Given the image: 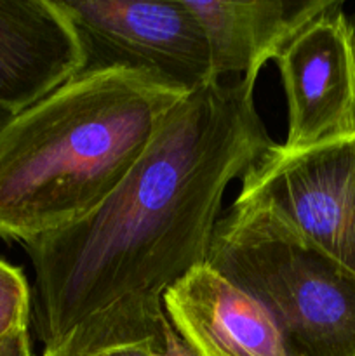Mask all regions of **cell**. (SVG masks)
<instances>
[{
    "mask_svg": "<svg viewBox=\"0 0 355 356\" xmlns=\"http://www.w3.org/2000/svg\"><path fill=\"white\" fill-rule=\"evenodd\" d=\"M254 87L216 80L184 96L100 207L24 243L44 348L164 350V294L207 263L226 188L274 145Z\"/></svg>",
    "mask_w": 355,
    "mask_h": 356,
    "instance_id": "cell-1",
    "label": "cell"
},
{
    "mask_svg": "<svg viewBox=\"0 0 355 356\" xmlns=\"http://www.w3.org/2000/svg\"><path fill=\"white\" fill-rule=\"evenodd\" d=\"M190 92L127 68L82 72L0 131V238L68 228L127 177Z\"/></svg>",
    "mask_w": 355,
    "mask_h": 356,
    "instance_id": "cell-2",
    "label": "cell"
},
{
    "mask_svg": "<svg viewBox=\"0 0 355 356\" xmlns=\"http://www.w3.org/2000/svg\"><path fill=\"white\" fill-rule=\"evenodd\" d=\"M207 264L270 313L291 356H355V273L270 207L233 202Z\"/></svg>",
    "mask_w": 355,
    "mask_h": 356,
    "instance_id": "cell-3",
    "label": "cell"
},
{
    "mask_svg": "<svg viewBox=\"0 0 355 356\" xmlns=\"http://www.w3.org/2000/svg\"><path fill=\"white\" fill-rule=\"evenodd\" d=\"M79 35L82 72L127 68L187 92L216 82L211 49L184 0H58Z\"/></svg>",
    "mask_w": 355,
    "mask_h": 356,
    "instance_id": "cell-4",
    "label": "cell"
},
{
    "mask_svg": "<svg viewBox=\"0 0 355 356\" xmlns=\"http://www.w3.org/2000/svg\"><path fill=\"white\" fill-rule=\"evenodd\" d=\"M240 181L235 202L267 205L355 273V134L299 149L274 143Z\"/></svg>",
    "mask_w": 355,
    "mask_h": 356,
    "instance_id": "cell-5",
    "label": "cell"
},
{
    "mask_svg": "<svg viewBox=\"0 0 355 356\" xmlns=\"http://www.w3.org/2000/svg\"><path fill=\"white\" fill-rule=\"evenodd\" d=\"M275 63L287 101L285 148L355 134V28L343 3L305 24Z\"/></svg>",
    "mask_w": 355,
    "mask_h": 356,
    "instance_id": "cell-6",
    "label": "cell"
},
{
    "mask_svg": "<svg viewBox=\"0 0 355 356\" xmlns=\"http://www.w3.org/2000/svg\"><path fill=\"white\" fill-rule=\"evenodd\" d=\"M164 309L197 356H291L270 313L207 263L167 289Z\"/></svg>",
    "mask_w": 355,
    "mask_h": 356,
    "instance_id": "cell-7",
    "label": "cell"
},
{
    "mask_svg": "<svg viewBox=\"0 0 355 356\" xmlns=\"http://www.w3.org/2000/svg\"><path fill=\"white\" fill-rule=\"evenodd\" d=\"M84 70L58 0H0V108L17 115Z\"/></svg>",
    "mask_w": 355,
    "mask_h": 356,
    "instance_id": "cell-8",
    "label": "cell"
},
{
    "mask_svg": "<svg viewBox=\"0 0 355 356\" xmlns=\"http://www.w3.org/2000/svg\"><path fill=\"white\" fill-rule=\"evenodd\" d=\"M336 0H184L211 49L216 80L256 82L261 68Z\"/></svg>",
    "mask_w": 355,
    "mask_h": 356,
    "instance_id": "cell-9",
    "label": "cell"
},
{
    "mask_svg": "<svg viewBox=\"0 0 355 356\" xmlns=\"http://www.w3.org/2000/svg\"><path fill=\"white\" fill-rule=\"evenodd\" d=\"M31 291L21 268L0 259V336L28 327Z\"/></svg>",
    "mask_w": 355,
    "mask_h": 356,
    "instance_id": "cell-10",
    "label": "cell"
},
{
    "mask_svg": "<svg viewBox=\"0 0 355 356\" xmlns=\"http://www.w3.org/2000/svg\"><path fill=\"white\" fill-rule=\"evenodd\" d=\"M157 350L150 344H118V346L94 348V350H75V348L56 346L44 348L42 356H155Z\"/></svg>",
    "mask_w": 355,
    "mask_h": 356,
    "instance_id": "cell-11",
    "label": "cell"
},
{
    "mask_svg": "<svg viewBox=\"0 0 355 356\" xmlns=\"http://www.w3.org/2000/svg\"><path fill=\"white\" fill-rule=\"evenodd\" d=\"M0 356H31L28 327H19L0 336Z\"/></svg>",
    "mask_w": 355,
    "mask_h": 356,
    "instance_id": "cell-12",
    "label": "cell"
},
{
    "mask_svg": "<svg viewBox=\"0 0 355 356\" xmlns=\"http://www.w3.org/2000/svg\"><path fill=\"white\" fill-rule=\"evenodd\" d=\"M155 356H197V355H195L194 351L183 343V339L174 332V329H171L166 337V346H164L162 351H157Z\"/></svg>",
    "mask_w": 355,
    "mask_h": 356,
    "instance_id": "cell-13",
    "label": "cell"
},
{
    "mask_svg": "<svg viewBox=\"0 0 355 356\" xmlns=\"http://www.w3.org/2000/svg\"><path fill=\"white\" fill-rule=\"evenodd\" d=\"M13 117H14L13 113H9V111H6V110H2V108H0V131H2V129L6 127V124H7V122H9Z\"/></svg>",
    "mask_w": 355,
    "mask_h": 356,
    "instance_id": "cell-14",
    "label": "cell"
}]
</instances>
